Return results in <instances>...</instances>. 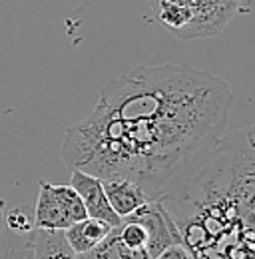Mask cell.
<instances>
[{
  "mask_svg": "<svg viewBox=\"0 0 255 259\" xmlns=\"http://www.w3.org/2000/svg\"><path fill=\"white\" fill-rule=\"evenodd\" d=\"M229 106V86L209 72L142 64L102 88L94 110L66 130L60 156L100 180H132L159 201L207 160Z\"/></svg>",
  "mask_w": 255,
  "mask_h": 259,
  "instance_id": "1",
  "label": "cell"
},
{
  "mask_svg": "<svg viewBox=\"0 0 255 259\" xmlns=\"http://www.w3.org/2000/svg\"><path fill=\"white\" fill-rule=\"evenodd\" d=\"M239 0H152L154 12L167 30L182 38L222 30Z\"/></svg>",
  "mask_w": 255,
  "mask_h": 259,
  "instance_id": "2",
  "label": "cell"
},
{
  "mask_svg": "<svg viewBox=\"0 0 255 259\" xmlns=\"http://www.w3.org/2000/svg\"><path fill=\"white\" fill-rule=\"evenodd\" d=\"M38 199L34 205V227L64 231L72 224L88 218L86 207L72 186H54L48 182H38Z\"/></svg>",
  "mask_w": 255,
  "mask_h": 259,
  "instance_id": "3",
  "label": "cell"
},
{
  "mask_svg": "<svg viewBox=\"0 0 255 259\" xmlns=\"http://www.w3.org/2000/svg\"><path fill=\"white\" fill-rule=\"evenodd\" d=\"M124 220L138 222L140 226L146 229V233H148L146 251L150 253L152 259L159 255L165 247H169L174 243H182L178 227H176L174 220L169 218V213L163 209V205L159 201L144 203L140 209H136L134 213H130Z\"/></svg>",
  "mask_w": 255,
  "mask_h": 259,
  "instance_id": "4",
  "label": "cell"
},
{
  "mask_svg": "<svg viewBox=\"0 0 255 259\" xmlns=\"http://www.w3.org/2000/svg\"><path fill=\"white\" fill-rule=\"evenodd\" d=\"M70 186L76 190V194L80 195L88 218L102 220L112 227H118L122 224V218H118L116 211L108 203V197L104 194V186H102L100 178H96L92 174H86L82 169H72Z\"/></svg>",
  "mask_w": 255,
  "mask_h": 259,
  "instance_id": "5",
  "label": "cell"
},
{
  "mask_svg": "<svg viewBox=\"0 0 255 259\" xmlns=\"http://www.w3.org/2000/svg\"><path fill=\"white\" fill-rule=\"evenodd\" d=\"M104 194L108 197L110 207L116 211L118 218H128L136 209H140L144 203H148L146 192L132 180L126 178H112V180H102Z\"/></svg>",
  "mask_w": 255,
  "mask_h": 259,
  "instance_id": "6",
  "label": "cell"
},
{
  "mask_svg": "<svg viewBox=\"0 0 255 259\" xmlns=\"http://www.w3.org/2000/svg\"><path fill=\"white\" fill-rule=\"evenodd\" d=\"M24 249L26 259H76V251L68 245L64 231L34 227Z\"/></svg>",
  "mask_w": 255,
  "mask_h": 259,
  "instance_id": "7",
  "label": "cell"
},
{
  "mask_svg": "<svg viewBox=\"0 0 255 259\" xmlns=\"http://www.w3.org/2000/svg\"><path fill=\"white\" fill-rule=\"evenodd\" d=\"M110 231H112V226H108L106 222L94 220V218H84L72 224L68 229H64V237L76 253H84V251L94 249L100 241H104V237Z\"/></svg>",
  "mask_w": 255,
  "mask_h": 259,
  "instance_id": "8",
  "label": "cell"
},
{
  "mask_svg": "<svg viewBox=\"0 0 255 259\" xmlns=\"http://www.w3.org/2000/svg\"><path fill=\"white\" fill-rule=\"evenodd\" d=\"M76 259H152L146 249H132L122 243L116 227H112V231L104 237V241H100L94 249L84 251V253H76Z\"/></svg>",
  "mask_w": 255,
  "mask_h": 259,
  "instance_id": "9",
  "label": "cell"
},
{
  "mask_svg": "<svg viewBox=\"0 0 255 259\" xmlns=\"http://www.w3.org/2000/svg\"><path fill=\"white\" fill-rule=\"evenodd\" d=\"M4 222L8 224V227L16 233H30L34 229V218H32L30 209L24 207V205H16L12 207L6 215H4Z\"/></svg>",
  "mask_w": 255,
  "mask_h": 259,
  "instance_id": "10",
  "label": "cell"
},
{
  "mask_svg": "<svg viewBox=\"0 0 255 259\" xmlns=\"http://www.w3.org/2000/svg\"><path fill=\"white\" fill-rule=\"evenodd\" d=\"M154 259H193L190 251H188V247L184 245V243H174V245H169V247H165L159 255H156Z\"/></svg>",
  "mask_w": 255,
  "mask_h": 259,
  "instance_id": "11",
  "label": "cell"
},
{
  "mask_svg": "<svg viewBox=\"0 0 255 259\" xmlns=\"http://www.w3.org/2000/svg\"><path fill=\"white\" fill-rule=\"evenodd\" d=\"M0 259H26V249L20 247V249H6L4 253H0Z\"/></svg>",
  "mask_w": 255,
  "mask_h": 259,
  "instance_id": "12",
  "label": "cell"
},
{
  "mask_svg": "<svg viewBox=\"0 0 255 259\" xmlns=\"http://www.w3.org/2000/svg\"><path fill=\"white\" fill-rule=\"evenodd\" d=\"M2 222H4V201L0 199V229H2Z\"/></svg>",
  "mask_w": 255,
  "mask_h": 259,
  "instance_id": "13",
  "label": "cell"
}]
</instances>
